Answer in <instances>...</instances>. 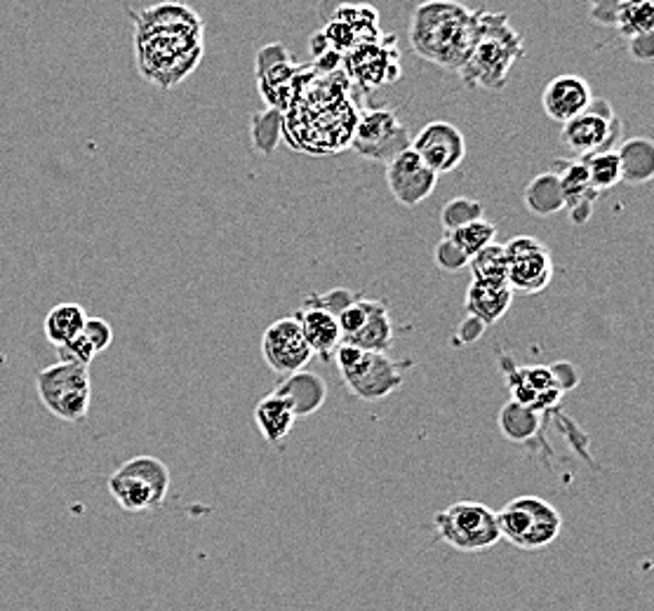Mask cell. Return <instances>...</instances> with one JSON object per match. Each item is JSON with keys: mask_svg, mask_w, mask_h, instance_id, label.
<instances>
[{"mask_svg": "<svg viewBox=\"0 0 654 611\" xmlns=\"http://www.w3.org/2000/svg\"><path fill=\"white\" fill-rule=\"evenodd\" d=\"M341 62L347 66V78L355 85L367 89H377L386 83H396L400 78V62L396 52V42L391 48H384L377 40H365L353 45L344 54Z\"/></svg>", "mask_w": 654, "mask_h": 611, "instance_id": "obj_13", "label": "cell"}, {"mask_svg": "<svg viewBox=\"0 0 654 611\" xmlns=\"http://www.w3.org/2000/svg\"><path fill=\"white\" fill-rule=\"evenodd\" d=\"M501 539L520 550H542L552 546L562 529L556 505L540 497H516L497 513Z\"/></svg>", "mask_w": 654, "mask_h": 611, "instance_id": "obj_6", "label": "cell"}, {"mask_svg": "<svg viewBox=\"0 0 654 611\" xmlns=\"http://www.w3.org/2000/svg\"><path fill=\"white\" fill-rule=\"evenodd\" d=\"M523 205L534 217H554L565 210V196L558 176L546 170L530 179V184L523 191Z\"/></svg>", "mask_w": 654, "mask_h": 611, "instance_id": "obj_25", "label": "cell"}, {"mask_svg": "<svg viewBox=\"0 0 654 611\" xmlns=\"http://www.w3.org/2000/svg\"><path fill=\"white\" fill-rule=\"evenodd\" d=\"M412 139L393 109H363L351 134V148L361 158L389 162L410 148Z\"/></svg>", "mask_w": 654, "mask_h": 611, "instance_id": "obj_10", "label": "cell"}, {"mask_svg": "<svg viewBox=\"0 0 654 611\" xmlns=\"http://www.w3.org/2000/svg\"><path fill=\"white\" fill-rule=\"evenodd\" d=\"M552 172L558 176L562 196H565V212L570 215L574 227H584L593 217L601 193L591 186L589 172L582 158L577 160H556Z\"/></svg>", "mask_w": 654, "mask_h": 611, "instance_id": "obj_17", "label": "cell"}, {"mask_svg": "<svg viewBox=\"0 0 654 611\" xmlns=\"http://www.w3.org/2000/svg\"><path fill=\"white\" fill-rule=\"evenodd\" d=\"M445 235H450L452 237V243L464 252V255L471 259L475 252H481L485 245H489V243H495V237H497V227L493 221H487L485 217L483 219H479V221H473V223H467V227H462V229H457V231H452V233H445Z\"/></svg>", "mask_w": 654, "mask_h": 611, "instance_id": "obj_32", "label": "cell"}, {"mask_svg": "<svg viewBox=\"0 0 654 611\" xmlns=\"http://www.w3.org/2000/svg\"><path fill=\"white\" fill-rule=\"evenodd\" d=\"M255 424L266 442L278 444L290 436L296 419L286 400L276 393H269L255 405Z\"/></svg>", "mask_w": 654, "mask_h": 611, "instance_id": "obj_24", "label": "cell"}, {"mask_svg": "<svg viewBox=\"0 0 654 611\" xmlns=\"http://www.w3.org/2000/svg\"><path fill=\"white\" fill-rule=\"evenodd\" d=\"M548 369H552V377L562 395L572 391L574 386H579V369L572 363H556V365H548Z\"/></svg>", "mask_w": 654, "mask_h": 611, "instance_id": "obj_41", "label": "cell"}, {"mask_svg": "<svg viewBox=\"0 0 654 611\" xmlns=\"http://www.w3.org/2000/svg\"><path fill=\"white\" fill-rule=\"evenodd\" d=\"M386 186H389L396 203L414 207L436 191L438 174L431 172L412 148H405L403 154L386 162Z\"/></svg>", "mask_w": 654, "mask_h": 611, "instance_id": "obj_16", "label": "cell"}, {"mask_svg": "<svg viewBox=\"0 0 654 611\" xmlns=\"http://www.w3.org/2000/svg\"><path fill=\"white\" fill-rule=\"evenodd\" d=\"M393 339H396V330H393L389 306L379 300H370L365 325L361 327L359 334H353L349 341H344V344H351L363 351H373V353H386L391 349Z\"/></svg>", "mask_w": 654, "mask_h": 611, "instance_id": "obj_22", "label": "cell"}, {"mask_svg": "<svg viewBox=\"0 0 654 611\" xmlns=\"http://www.w3.org/2000/svg\"><path fill=\"white\" fill-rule=\"evenodd\" d=\"M135 22V59L140 76L160 89H172L198 69L205 54L201 14L184 3H158L128 12Z\"/></svg>", "mask_w": 654, "mask_h": 611, "instance_id": "obj_1", "label": "cell"}, {"mask_svg": "<svg viewBox=\"0 0 654 611\" xmlns=\"http://www.w3.org/2000/svg\"><path fill=\"white\" fill-rule=\"evenodd\" d=\"M434 261L443 273H459L469 268V257L452 243L450 235H443V241L436 245Z\"/></svg>", "mask_w": 654, "mask_h": 611, "instance_id": "obj_35", "label": "cell"}, {"mask_svg": "<svg viewBox=\"0 0 654 611\" xmlns=\"http://www.w3.org/2000/svg\"><path fill=\"white\" fill-rule=\"evenodd\" d=\"M487 332V325L483 320H479L475 316H469L459 322L457 332L452 337V346H469V344H475V341L483 339V334Z\"/></svg>", "mask_w": 654, "mask_h": 611, "instance_id": "obj_39", "label": "cell"}, {"mask_svg": "<svg viewBox=\"0 0 654 611\" xmlns=\"http://www.w3.org/2000/svg\"><path fill=\"white\" fill-rule=\"evenodd\" d=\"M582 160H584L586 172H589V182L598 193L607 191V188H615L621 182L617 151L593 154V156L582 158Z\"/></svg>", "mask_w": 654, "mask_h": 611, "instance_id": "obj_33", "label": "cell"}, {"mask_svg": "<svg viewBox=\"0 0 654 611\" xmlns=\"http://www.w3.org/2000/svg\"><path fill=\"white\" fill-rule=\"evenodd\" d=\"M367 310H370V296L365 294H355V300L344 308L337 313V325L341 332V344L349 341L353 334L361 332V327L367 320Z\"/></svg>", "mask_w": 654, "mask_h": 611, "instance_id": "obj_34", "label": "cell"}, {"mask_svg": "<svg viewBox=\"0 0 654 611\" xmlns=\"http://www.w3.org/2000/svg\"><path fill=\"white\" fill-rule=\"evenodd\" d=\"M332 361L349 393L363 402H377L396 393L405 381V369L412 367L408 361H393L386 353L363 351L351 344H341Z\"/></svg>", "mask_w": 654, "mask_h": 611, "instance_id": "obj_4", "label": "cell"}, {"mask_svg": "<svg viewBox=\"0 0 654 611\" xmlns=\"http://www.w3.org/2000/svg\"><path fill=\"white\" fill-rule=\"evenodd\" d=\"M274 393L288 402L294 419H306V416L320 412L325 405L327 383L316 371L300 369L282 379Z\"/></svg>", "mask_w": 654, "mask_h": 611, "instance_id": "obj_20", "label": "cell"}, {"mask_svg": "<svg viewBox=\"0 0 654 611\" xmlns=\"http://www.w3.org/2000/svg\"><path fill=\"white\" fill-rule=\"evenodd\" d=\"M615 26L627 40L654 32V3L652 0H621Z\"/></svg>", "mask_w": 654, "mask_h": 611, "instance_id": "obj_28", "label": "cell"}, {"mask_svg": "<svg viewBox=\"0 0 654 611\" xmlns=\"http://www.w3.org/2000/svg\"><path fill=\"white\" fill-rule=\"evenodd\" d=\"M294 320L300 322L311 353L323 357L325 363L332 361L335 351L341 346L337 316H332L330 310L320 308L318 304L304 300V304L294 310Z\"/></svg>", "mask_w": 654, "mask_h": 611, "instance_id": "obj_19", "label": "cell"}, {"mask_svg": "<svg viewBox=\"0 0 654 611\" xmlns=\"http://www.w3.org/2000/svg\"><path fill=\"white\" fill-rule=\"evenodd\" d=\"M87 320V313L81 304H57L48 310L46 322H43V332L52 346H64L66 341L76 339L83 332V325Z\"/></svg>", "mask_w": 654, "mask_h": 611, "instance_id": "obj_27", "label": "cell"}, {"mask_svg": "<svg viewBox=\"0 0 654 611\" xmlns=\"http://www.w3.org/2000/svg\"><path fill=\"white\" fill-rule=\"evenodd\" d=\"M36 393L55 419L64 424L83 421L90 412L93 383L87 367L57 363L36 375Z\"/></svg>", "mask_w": 654, "mask_h": 611, "instance_id": "obj_8", "label": "cell"}, {"mask_svg": "<svg viewBox=\"0 0 654 611\" xmlns=\"http://www.w3.org/2000/svg\"><path fill=\"white\" fill-rule=\"evenodd\" d=\"M410 148L438 176L457 170L467 158L464 134L448 121H431L428 125H424L417 132V137L412 139Z\"/></svg>", "mask_w": 654, "mask_h": 611, "instance_id": "obj_14", "label": "cell"}, {"mask_svg": "<svg viewBox=\"0 0 654 611\" xmlns=\"http://www.w3.org/2000/svg\"><path fill=\"white\" fill-rule=\"evenodd\" d=\"M304 66L292 62V57L282 42L264 45L255 57V73L257 89L266 107L286 113L294 97L296 83L302 78Z\"/></svg>", "mask_w": 654, "mask_h": 611, "instance_id": "obj_12", "label": "cell"}, {"mask_svg": "<svg viewBox=\"0 0 654 611\" xmlns=\"http://www.w3.org/2000/svg\"><path fill=\"white\" fill-rule=\"evenodd\" d=\"M87 341H90V346L95 349V353H104L111 344H113V330L107 320L101 318H87L83 325L81 332Z\"/></svg>", "mask_w": 654, "mask_h": 611, "instance_id": "obj_37", "label": "cell"}, {"mask_svg": "<svg viewBox=\"0 0 654 611\" xmlns=\"http://www.w3.org/2000/svg\"><path fill=\"white\" fill-rule=\"evenodd\" d=\"M473 280L507 282V249L501 243H489L469 259Z\"/></svg>", "mask_w": 654, "mask_h": 611, "instance_id": "obj_30", "label": "cell"}, {"mask_svg": "<svg viewBox=\"0 0 654 611\" xmlns=\"http://www.w3.org/2000/svg\"><path fill=\"white\" fill-rule=\"evenodd\" d=\"M57 355H59V363H69V365H78V367H90L97 353L90 346V341H87L83 334H78L76 339L66 341L64 346H57Z\"/></svg>", "mask_w": 654, "mask_h": 611, "instance_id": "obj_36", "label": "cell"}, {"mask_svg": "<svg viewBox=\"0 0 654 611\" xmlns=\"http://www.w3.org/2000/svg\"><path fill=\"white\" fill-rule=\"evenodd\" d=\"M513 294L516 292L509 288V282L471 280V288L464 296V308L469 310V316H475L489 327L507 316L513 304Z\"/></svg>", "mask_w": 654, "mask_h": 611, "instance_id": "obj_21", "label": "cell"}, {"mask_svg": "<svg viewBox=\"0 0 654 611\" xmlns=\"http://www.w3.org/2000/svg\"><path fill=\"white\" fill-rule=\"evenodd\" d=\"M621 121L613 103L607 99L593 97L589 109L572 118L570 123L560 125V142L579 158H589L593 154L617 151L621 142Z\"/></svg>", "mask_w": 654, "mask_h": 611, "instance_id": "obj_9", "label": "cell"}, {"mask_svg": "<svg viewBox=\"0 0 654 611\" xmlns=\"http://www.w3.org/2000/svg\"><path fill=\"white\" fill-rule=\"evenodd\" d=\"M507 249V282L513 292L540 294L554 280V257L540 237L516 235Z\"/></svg>", "mask_w": 654, "mask_h": 611, "instance_id": "obj_11", "label": "cell"}, {"mask_svg": "<svg viewBox=\"0 0 654 611\" xmlns=\"http://www.w3.org/2000/svg\"><path fill=\"white\" fill-rule=\"evenodd\" d=\"M483 217H485V207L481 200L459 196V198H452L443 205L440 227L445 233H452L457 229L467 227V223H473Z\"/></svg>", "mask_w": 654, "mask_h": 611, "instance_id": "obj_31", "label": "cell"}, {"mask_svg": "<svg viewBox=\"0 0 654 611\" xmlns=\"http://www.w3.org/2000/svg\"><path fill=\"white\" fill-rule=\"evenodd\" d=\"M440 541L459 553H485L501 541L497 527V511L481 501H457L434 517Z\"/></svg>", "mask_w": 654, "mask_h": 611, "instance_id": "obj_7", "label": "cell"}, {"mask_svg": "<svg viewBox=\"0 0 654 611\" xmlns=\"http://www.w3.org/2000/svg\"><path fill=\"white\" fill-rule=\"evenodd\" d=\"M621 182L631 186L647 184L654 176V142L647 137H635L621 142L617 148Z\"/></svg>", "mask_w": 654, "mask_h": 611, "instance_id": "obj_23", "label": "cell"}, {"mask_svg": "<svg viewBox=\"0 0 654 611\" xmlns=\"http://www.w3.org/2000/svg\"><path fill=\"white\" fill-rule=\"evenodd\" d=\"M629 52H631V57L635 59V62L650 64L654 59V32L629 38Z\"/></svg>", "mask_w": 654, "mask_h": 611, "instance_id": "obj_42", "label": "cell"}, {"mask_svg": "<svg viewBox=\"0 0 654 611\" xmlns=\"http://www.w3.org/2000/svg\"><path fill=\"white\" fill-rule=\"evenodd\" d=\"M593 99L591 85L574 73H565V76H556L548 81L542 93V107L544 113L552 118L554 123H570L572 118L584 113Z\"/></svg>", "mask_w": 654, "mask_h": 611, "instance_id": "obj_18", "label": "cell"}, {"mask_svg": "<svg viewBox=\"0 0 654 611\" xmlns=\"http://www.w3.org/2000/svg\"><path fill=\"white\" fill-rule=\"evenodd\" d=\"M525 57V40L504 12H475V40L464 66L457 73L467 87L501 89L518 59Z\"/></svg>", "mask_w": 654, "mask_h": 611, "instance_id": "obj_3", "label": "cell"}, {"mask_svg": "<svg viewBox=\"0 0 654 611\" xmlns=\"http://www.w3.org/2000/svg\"><path fill=\"white\" fill-rule=\"evenodd\" d=\"M591 20L601 26H615L621 0H589Z\"/></svg>", "mask_w": 654, "mask_h": 611, "instance_id": "obj_40", "label": "cell"}, {"mask_svg": "<svg viewBox=\"0 0 654 611\" xmlns=\"http://www.w3.org/2000/svg\"><path fill=\"white\" fill-rule=\"evenodd\" d=\"M262 355L266 365L282 377L304 369L311 363V357H314L294 316L280 318L266 327L262 337Z\"/></svg>", "mask_w": 654, "mask_h": 611, "instance_id": "obj_15", "label": "cell"}, {"mask_svg": "<svg viewBox=\"0 0 654 611\" xmlns=\"http://www.w3.org/2000/svg\"><path fill=\"white\" fill-rule=\"evenodd\" d=\"M408 36L424 62L459 71L475 40V12L457 0H424L412 10Z\"/></svg>", "mask_w": 654, "mask_h": 611, "instance_id": "obj_2", "label": "cell"}, {"mask_svg": "<svg viewBox=\"0 0 654 611\" xmlns=\"http://www.w3.org/2000/svg\"><path fill=\"white\" fill-rule=\"evenodd\" d=\"M109 491L128 513L160 509L170 491V468L156 456H132L109 478Z\"/></svg>", "mask_w": 654, "mask_h": 611, "instance_id": "obj_5", "label": "cell"}, {"mask_svg": "<svg viewBox=\"0 0 654 611\" xmlns=\"http://www.w3.org/2000/svg\"><path fill=\"white\" fill-rule=\"evenodd\" d=\"M280 134H282V113L276 109L266 107L264 111H257L250 121V139L255 151L262 156H274V151L280 144Z\"/></svg>", "mask_w": 654, "mask_h": 611, "instance_id": "obj_29", "label": "cell"}, {"mask_svg": "<svg viewBox=\"0 0 654 611\" xmlns=\"http://www.w3.org/2000/svg\"><path fill=\"white\" fill-rule=\"evenodd\" d=\"M497 421H499V433L504 438L516 444H525L542 433L544 414L509 400L507 405L501 407Z\"/></svg>", "mask_w": 654, "mask_h": 611, "instance_id": "obj_26", "label": "cell"}, {"mask_svg": "<svg viewBox=\"0 0 654 611\" xmlns=\"http://www.w3.org/2000/svg\"><path fill=\"white\" fill-rule=\"evenodd\" d=\"M355 294H359V292H351L347 288H337V290H330V292H314V294H308L306 300L318 304L325 310H330L332 316H337L339 310H344L355 300Z\"/></svg>", "mask_w": 654, "mask_h": 611, "instance_id": "obj_38", "label": "cell"}]
</instances>
